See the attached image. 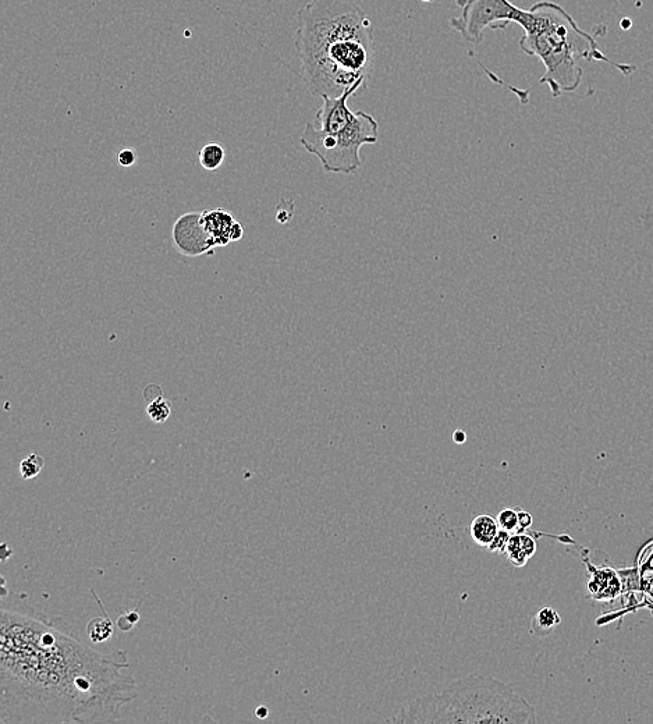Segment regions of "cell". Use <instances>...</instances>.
Here are the masks:
<instances>
[{
    "label": "cell",
    "mask_w": 653,
    "mask_h": 724,
    "mask_svg": "<svg viewBox=\"0 0 653 724\" xmlns=\"http://www.w3.org/2000/svg\"><path fill=\"white\" fill-rule=\"evenodd\" d=\"M350 91L339 98L322 99V106L312 123L305 126L301 145L317 156L326 173L351 175L363 165L360 151L364 145L376 144L379 124L367 112H354Z\"/></svg>",
    "instance_id": "5b68a950"
},
{
    "label": "cell",
    "mask_w": 653,
    "mask_h": 724,
    "mask_svg": "<svg viewBox=\"0 0 653 724\" xmlns=\"http://www.w3.org/2000/svg\"><path fill=\"white\" fill-rule=\"evenodd\" d=\"M147 414L155 424H163V422L168 421L170 414H172V404H170L169 400L163 399L161 393L155 399L149 400Z\"/></svg>",
    "instance_id": "9a60e30c"
},
{
    "label": "cell",
    "mask_w": 653,
    "mask_h": 724,
    "mask_svg": "<svg viewBox=\"0 0 653 724\" xmlns=\"http://www.w3.org/2000/svg\"><path fill=\"white\" fill-rule=\"evenodd\" d=\"M255 715H257V718H259V719L268 718V715H269L268 708H265V706H261V708H258L257 711H255Z\"/></svg>",
    "instance_id": "603a6c76"
},
{
    "label": "cell",
    "mask_w": 653,
    "mask_h": 724,
    "mask_svg": "<svg viewBox=\"0 0 653 724\" xmlns=\"http://www.w3.org/2000/svg\"><path fill=\"white\" fill-rule=\"evenodd\" d=\"M499 527L502 530L509 531L511 534H516L518 530V511L517 507H507V509L500 510L498 514Z\"/></svg>",
    "instance_id": "e0dca14e"
},
{
    "label": "cell",
    "mask_w": 653,
    "mask_h": 724,
    "mask_svg": "<svg viewBox=\"0 0 653 724\" xmlns=\"http://www.w3.org/2000/svg\"><path fill=\"white\" fill-rule=\"evenodd\" d=\"M524 9L514 6L510 0H468L463 13L452 20V27L468 44L478 45L484 39L486 28H505L510 23H520Z\"/></svg>",
    "instance_id": "8992f818"
},
{
    "label": "cell",
    "mask_w": 653,
    "mask_h": 724,
    "mask_svg": "<svg viewBox=\"0 0 653 724\" xmlns=\"http://www.w3.org/2000/svg\"><path fill=\"white\" fill-rule=\"evenodd\" d=\"M226 152L222 144L208 143L198 152V161L202 169L214 172L218 170L222 163L225 162Z\"/></svg>",
    "instance_id": "7c38bea8"
},
{
    "label": "cell",
    "mask_w": 653,
    "mask_h": 724,
    "mask_svg": "<svg viewBox=\"0 0 653 724\" xmlns=\"http://www.w3.org/2000/svg\"><path fill=\"white\" fill-rule=\"evenodd\" d=\"M173 241L180 253L190 257L211 254L215 247L214 240L201 225L200 214H187L177 220L173 227Z\"/></svg>",
    "instance_id": "52a82bcc"
},
{
    "label": "cell",
    "mask_w": 653,
    "mask_h": 724,
    "mask_svg": "<svg viewBox=\"0 0 653 724\" xmlns=\"http://www.w3.org/2000/svg\"><path fill=\"white\" fill-rule=\"evenodd\" d=\"M137 161V152L131 148H124L117 155V162L122 168H130Z\"/></svg>",
    "instance_id": "ffe728a7"
},
{
    "label": "cell",
    "mask_w": 653,
    "mask_h": 724,
    "mask_svg": "<svg viewBox=\"0 0 653 724\" xmlns=\"http://www.w3.org/2000/svg\"><path fill=\"white\" fill-rule=\"evenodd\" d=\"M422 2H431V0H422Z\"/></svg>",
    "instance_id": "cb8c5ba5"
},
{
    "label": "cell",
    "mask_w": 653,
    "mask_h": 724,
    "mask_svg": "<svg viewBox=\"0 0 653 724\" xmlns=\"http://www.w3.org/2000/svg\"><path fill=\"white\" fill-rule=\"evenodd\" d=\"M562 623V617L553 608H544L539 610L537 615L532 617L531 621V633L541 635H548L559 624Z\"/></svg>",
    "instance_id": "8fae6325"
},
{
    "label": "cell",
    "mask_w": 653,
    "mask_h": 724,
    "mask_svg": "<svg viewBox=\"0 0 653 724\" xmlns=\"http://www.w3.org/2000/svg\"><path fill=\"white\" fill-rule=\"evenodd\" d=\"M45 466V460L38 453L28 454L26 459L21 460L20 474L24 481L35 478Z\"/></svg>",
    "instance_id": "2e32d148"
},
{
    "label": "cell",
    "mask_w": 653,
    "mask_h": 724,
    "mask_svg": "<svg viewBox=\"0 0 653 724\" xmlns=\"http://www.w3.org/2000/svg\"><path fill=\"white\" fill-rule=\"evenodd\" d=\"M517 511H518V530H517L516 534H524V532H530L532 523H534V518H532L531 513H528V511L520 509V507H517Z\"/></svg>",
    "instance_id": "d6986e66"
},
{
    "label": "cell",
    "mask_w": 653,
    "mask_h": 724,
    "mask_svg": "<svg viewBox=\"0 0 653 724\" xmlns=\"http://www.w3.org/2000/svg\"><path fill=\"white\" fill-rule=\"evenodd\" d=\"M505 555L517 569L527 566V563L530 562V557L525 553L523 543H521L520 534L511 535L509 543H507Z\"/></svg>",
    "instance_id": "5bb4252c"
},
{
    "label": "cell",
    "mask_w": 653,
    "mask_h": 724,
    "mask_svg": "<svg viewBox=\"0 0 653 724\" xmlns=\"http://www.w3.org/2000/svg\"><path fill=\"white\" fill-rule=\"evenodd\" d=\"M453 440L454 443H457V445H463V443H466L467 435L464 431H456L453 434Z\"/></svg>",
    "instance_id": "44dd1931"
},
{
    "label": "cell",
    "mask_w": 653,
    "mask_h": 724,
    "mask_svg": "<svg viewBox=\"0 0 653 724\" xmlns=\"http://www.w3.org/2000/svg\"><path fill=\"white\" fill-rule=\"evenodd\" d=\"M201 225L208 236L214 240L215 247H226L232 239L237 220L225 209H212L200 214Z\"/></svg>",
    "instance_id": "9c48e42d"
},
{
    "label": "cell",
    "mask_w": 653,
    "mask_h": 724,
    "mask_svg": "<svg viewBox=\"0 0 653 724\" xmlns=\"http://www.w3.org/2000/svg\"><path fill=\"white\" fill-rule=\"evenodd\" d=\"M511 532L502 530L500 528L499 534L496 535V538L493 539V542L491 545L488 546L489 552L492 553H499V555H505L507 543H509V539L511 537Z\"/></svg>",
    "instance_id": "ac0fdd59"
},
{
    "label": "cell",
    "mask_w": 653,
    "mask_h": 724,
    "mask_svg": "<svg viewBox=\"0 0 653 724\" xmlns=\"http://www.w3.org/2000/svg\"><path fill=\"white\" fill-rule=\"evenodd\" d=\"M301 78L314 97L367 88L375 59L374 26L357 0H311L298 12Z\"/></svg>",
    "instance_id": "7a4b0ae2"
},
{
    "label": "cell",
    "mask_w": 653,
    "mask_h": 724,
    "mask_svg": "<svg viewBox=\"0 0 653 724\" xmlns=\"http://www.w3.org/2000/svg\"><path fill=\"white\" fill-rule=\"evenodd\" d=\"M87 633L94 644H101V642H105L112 637V621H110L106 615L104 617H95V619H92L90 623H88Z\"/></svg>",
    "instance_id": "4fadbf2b"
},
{
    "label": "cell",
    "mask_w": 653,
    "mask_h": 724,
    "mask_svg": "<svg viewBox=\"0 0 653 724\" xmlns=\"http://www.w3.org/2000/svg\"><path fill=\"white\" fill-rule=\"evenodd\" d=\"M500 527L498 518H493L489 514H479L471 521L470 535L472 541L477 543L481 548H488L499 534Z\"/></svg>",
    "instance_id": "30bf717a"
},
{
    "label": "cell",
    "mask_w": 653,
    "mask_h": 724,
    "mask_svg": "<svg viewBox=\"0 0 653 724\" xmlns=\"http://www.w3.org/2000/svg\"><path fill=\"white\" fill-rule=\"evenodd\" d=\"M123 655H101L52 624L3 609L0 722H116L138 697Z\"/></svg>",
    "instance_id": "6da1fadb"
},
{
    "label": "cell",
    "mask_w": 653,
    "mask_h": 724,
    "mask_svg": "<svg viewBox=\"0 0 653 724\" xmlns=\"http://www.w3.org/2000/svg\"><path fill=\"white\" fill-rule=\"evenodd\" d=\"M620 591V578L615 569H612V567H591L588 592L594 601H615L617 596L620 595Z\"/></svg>",
    "instance_id": "ba28073f"
},
{
    "label": "cell",
    "mask_w": 653,
    "mask_h": 724,
    "mask_svg": "<svg viewBox=\"0 0 653 724\" xmlns=\"http://www.w3.org/2000/svg\"><path fill=\"white\" fill-rule=\"evenodd\" d=\"M518 24L525 33L520 48L542 60L546 72L539 83L548 84L555 98L580 87L584 74L581 60L609 63L626 77L637 70L634 65L606 58L594 35L582 31L576 20L556 3H535L530 10H524Z\"/></svg>",
    "instance_id": "3957f363"
},
{
    "label": "cell",
    "mask_w": 653,
    "mask_h": 724,
    "mask_svg": "<svg viewBox=\"0 0 653 724\" xmlns=\"http://www.w3.org/2000/svg\"><path fill=\"white\" fill-rule=\"evenodd\" d=\"M534 706L502 681L470 676L454 680L442 692L404 705L388 723L397 724H532Z\"/></svg>",
    "instance_id": "277c9868"
},
{
    "label": "cell",
    "mask_w": 653,
    "mask_h": 724,
    "mask_svg": "<svg viewBox=\"0 0 653 724\" xmlns=\"http://www.w3.org/2000/svg\"><path fill=\"white\" fill-rule=\"evenodd\" d=\"M129 616H130V621H131L130 626L133 627L134 624L137 623L138 619H140V616H138V613H134V612L129 613ZM124 620H126V617H124V616L120 617L119 627L122 626Z\"/></svg>",
    "instance_id": "7402d4cb"
}]
</instances>
